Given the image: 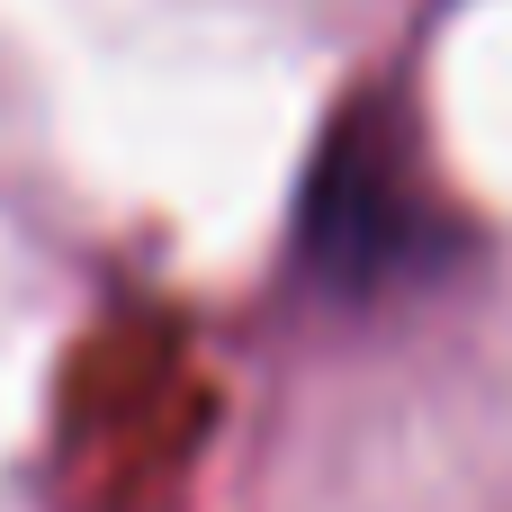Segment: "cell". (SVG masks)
Here are the masks:
<instances>
[{
	"label": "cell",
	"mask_w": 512,
	"mask_h": 512,
	"mask_svg": "<svg viewBox=\"0 0 512 512\" xmlns=\"http://www.w3.org/2000/svg\"><path fill=\"white\" fill-rule=\"evenodd\" d=\"M414 234L423 225H414V198L387 180V153L342 135L306 189V252L342 279H378L396 261V243H414Z\"/></svg>",
	"instance_id": "cell-1"
}]
</instances>
